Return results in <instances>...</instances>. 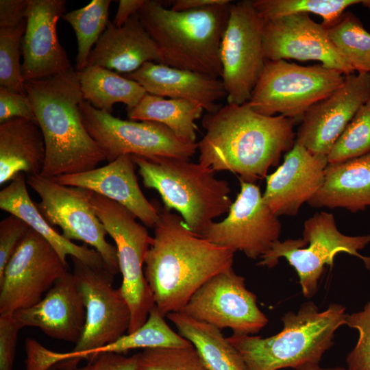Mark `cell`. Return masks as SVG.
I'll use <instances>...</instances> for the list:
<instances>
[{
	"label": "cell",
	"mask_w": 370,
	"mask_h": 370,
	"mask_svg": "<svg viewBox=\"0 0 370 370\" xmlns=\"http://www.w3.org/2000/svg\"><path fill=\"white\" fill-rule=\"evenodd\" d=\"M166 317L191 343L209 370H247L240 353L220 329L182 312H170Z\"/></svg>",
	"instance_id": "cell-28"
},
{
	"label": "cell",
	"mask_w": 370,
	"mask_h": 370,
	"mask_svg": "<svg viewBox=\"0 0 370 370\" xmlns=\"http://www.w3.org/2000/svg\"><path fill=\"white\" fill-rule=\"evenodd\" d=\"M79 112L86 130L108 162L125 155L190 160L198 149L197 143L182 141L160 123L122 120L84 100L79 104Z\"/></svg>",
	"instance_id": "cell-11"
},
{
	"label": "cell",
	"mask_w": 370,
	"mask_h": 370,
	"mask_svg": "<svg viewBox=\"0 0 370 370\" xmlns=\"http://www.w3.org/2000/svg\"><path fill=\"white\" fill-rule=\"evenodd\" d=\"M362 4L370 8V0L363 1Z\"/></svg>",
	"instance_id": "cell-47"
},
{
	"label": "cell",
	"mask_w": 370,
	"mask_h": 370,
	"mask_svg": "<svg viewBox=\"0 0 370 370\" xmlns=\"http://www.w3.org/2000/svg\"><path fill=\"white\" fill-rule=\"evenodd\" d=\"M77 73L83 99L110 114L114 104L132 108L147 93L136 82L99 66H87Z\"/></svg>",
	"instance_id": "cell-30"
},
{
	"label": "cell",
	"mask_w": 370,
	"mask_h": 370,
	"mask_svg": "<svg viewBox=\"0 0 370 370\" xmlns=\"http://www.w3.org/2000/svg\"><path fill=\"white\" fill-rule=\"evenodd\" d=\"M26 18L12 27L0 28V85L26 93L20 64V45L26 29Z\"/></svg>",
	"instance_id": "cell-36"
},
{
	"label": "cell",
	"mask_w": 370,
	"mask_h": 370,
	"mask_svg": "<svg viewBox=\"0 0 370 370\" xmlns=\"http://www.w3.org/2000/svg\"><path fill=\"white\" fill-rule=\"evenodd\" d=\"M241 190L223 220L212 222L201 236L251 259L261 258L279 241L281 223L258 186L240 180Z\"/></svg>",
	"instance_id": "cell-16"
},
{
	"label": "cell",
	"mask_w": 370,
	"mask_h": 370,
	"mask_svg": "<svg viewBox=\"0 0 370 370\" xmlns=\"http://www.w3.org/2000/svg\"><path fill=\"white\" fill-rule=\"evenodd\" d=\"M180 312L241 335L256 334L269 321L258 306L256 295L247 288L245 278L232 268L207 280Z\"/></svg>",
	"instance_id": "cell-15"
},
{
	"label": "cell",
	"mask_w": 370,
	"mask_h": 370,
	"mask_svg": "<svg viewBox=\"0 0 370 370\" xmlns=\"http://www.w3.org/2000/svg\"><path fill=\"white\" fill-rule=\"evenodd\" d=\"M204 108L196 101L183 99H165L147 93L133 108H127L130 120L153 121L169 128L182 141L196 143L197 125Z\"/></svg>",
	"instance_id": "cell-29"
},
{
	"label": "cell",
	"mask_w": 370,
	"mask_h": 370,
	"mask_svg": "<svg viewBox=\"0 0 370 370\" xmlns=\"http://www.w3.org/2000/svg\"><path fill=\"white\" fill-rule=\"evenodd\" d=\"M14 118L36 121L26 93L18 92L0 86V123Z\"/></svg>",
	"instance_id": "cell-40"
},
{
	"label": "cell",
	"mask_w": 370,
	"mask_h": 370,
	"mask_svg": "<svg viewBox=\"0 0 370 370\" xmlns=\"http://www.w3.org/2000/svg\"><path fill=\"white\" fill-rule=\"evenodd\" d=\"M234 253L193 232L181 216L161 208L144 269L156 307L164 316L181 311L207 280L232 268Z\"/></svg>",
	"instance_id": "cell-2"
},
{
	"label": "cell",
	"mask_w": 370,
	"mask_h": 370,
	"mask_svg": "<svg viewBox=\"0 0 370 370\" xmlns=\"http://www.w3.org/2000/svg\"><path fill=\"white\" fill-rule=\"evenodd\" d=\"M369 243L370 235L343 234L338 230L334 215L321 212L305 221L302 238L277 241L257 264L273 268L284 258L299 276L303 295L311 298L318 290L325 266L332 267L338 253L358 257L370 269V257L358 252Z\"/></svg>",
	"instance_id": "cell-8"
},
{
	"label": "cell",
	"mask_w": 370,
	"mask_h": 370,
	"mask_svg": "<svg viewBox=\"0 0 370 370\" xmlns=\"http://www.w3.org/2000/svg\"><path fill=\"white\" fill-rule=\"evenodd\" d=\"M110 0H93L86 6L64 13L62 18L73 28L77 40L76 71L87 66L93 47L105 31L108 23Z\"/></svg>",
	"instance_id": "cell-32"
},
{
	"label": "cell",
	"mask_w": 370,
	"mask_h": 370,
	"mask_svg": "<svg viewBox=\"0 0 370 370\" xmlns=\"http://www.w3.org/2000/svg\"><path fill=\"white\" fill-rule=\"evenodd\" d=\"M27 183L38 195L36 206L51 225L59 226L66 239L92 247L114 275L120 272L116 248L106 241L108 233L90 201V190L40 175L27 176Z\"/></svg>",
	"instance_id": "cell-13"
},
{
	"label": "cell",
	"mask_w": 370,
	"mask_h": 370,
	"mask_svg": "<svg viewBox=\"0 0 370 370\" xmlns=\"http://www.w3.org/2000/svg\"><path fill=\"white\" fill-rule=\"evenodd\" d=\"M308 204L315 208H343L351 212L370 206V153L328 163L323 183Z\"/></svg>",
	"instance_id": "cell-27"
},
{
	"label": "cell",
	"mask_w": 370,
	"mask_h": 370,
	"mask_svg": "<svg viewBox=\"0 0 370 370\" xmlns=\"http://www.w3.org/2000/svg\"><path fill=\"white\" fill-rule=\"evenodd\" d=\"M146 0H120L112 23L117 27L124 25L129 18L138 13Z\"/></svg>",
	"instance_id": "cell-44"
},
{
	"label": "cell",
	"mask_w": 370,
	"mask_h": 370,
	"mask_svg": "<svg viewBox=\"0 0 370 370\" xmlns=\"http://www.w3.org/2000/svg\"><path fill=\"white\" fill-rule=\"evenodd\" d=\"M48 370H137V360L135 354L126 356L122 354L103 353L80 367L67 369L55 365Z\"/></svg>",
	"instance_id": "cell-42"
},
{
	"label": "cell",
	"mask_w": 370,
	"mask_h": 370,
	"mask_svg": "<svg viewBox=\"0 0 370 370\" xmlns=\"http://www.w3.org/2000/svg\"><path fill=\"white\" fill-rule=\"evenodd\" d=\"M254 8L264 20L269 21L296 14H314L323 18L321 25L328 28L335 24L351 5L362 0H254Z\"/></svg>",
	"instance_id": "cell-34"
},
{
	"label": "cell",
	"mask_w": 370,
	"mask_h": 370,
	"mask_svg": "<svg viewBox=\"0 0 370 370\" xmlns=\"http://www.w3.org/2000/svg\"><path fill=\"white\" fill-rule=\"evenodd\" d=\"M263 47L267 60H316L345 75L355 72L332 42L326 28L314 22L307 14L265 21Z\"/></svg>",
	"instance_id": "cell-17"
},
{
	"label": "cell",
	"mask_w": 370,
	"mask_h": 370,
	"mask_svg": "<svg viewBox=\"0 0 370 370\" xmlns=\"http://www.w3.org/2000/svg\"><path fill=\"white\" fill-rule=\"evenodd\" d=\"M151 95L199 103L208 113L217 111V102L227 97L221 79L199 73L148 62L136 71L123 74Z\"/></svg>",
	"instance_id": "cell-23"
},
{
	"label": "cell",
	"mask_w": 370,
	"mask_h": 370,
	"mask_svg": "<svg viewBox=\"0 0 370 370\" xmlns=\"http://www.w3.org/2000/svg\"><path fill=\"white\" fill-rule=\"evenodd\" d=\"M29 227L23 220L11 214L1 221L0 276Z\"/></svg>",
	"instance_id": "cell-39"
},
{
	"label": "cell",
	"mask_w": 370,
	"mask_h": 370,
	"mask_svg": "<svg viewBox=\"0 0 370 370\" xmlns=\"http://www.w3.org/2000/svg\"><path fill=\"white\" fill-rule=\"evenodd\" d=\"M164 317L155 306L149 312L145 323L138 329L89 352L85 359L89 360L100 354H122L138 348H184L193 346L190 342L170 328Z\"/></svg>",
	"instance_id": "cell-31"
},
{
	"label": "cell",
	"mask_w": 370,
	"mask_h": 370,
	"mask_svg": "<svg viewBox=\"0 0 370 370\" xmlns=\"http://www.w3.org/2000/svg\"><path fill=\"white\" fill-rule=\"evenodd\" d=\"M137 370H209L193 346L149 348L136 354Z\"/></svg>",
	"instance_id": "cell-37"
},
{
	"label": "cell",
	"mask_w": 370,
	"mask_h": 370,
	"mask_svg": "<svg viewBox=\"0 0 370 370\" xmlns=\"http://www.w3.org/2000/svg\"><path fill=\"white\" fill-rule=\"evenodd\" d=\"M73 274L82 293L86 311L84 332L69 352L45 348L43 358L48 367L58 364L64 368L77 367L86 354L109 344L128 331L131 314L119 288H114V275L106 267H95L71 257Z\"/></svg>",
	"instance_id": "cell-7"
},
{
	"label": "cell",
	"mask_w": 370,
	"mask_h": 370,
	"mask_svg": "<svg viewBox=\"0 0 370 370\" xmlns=\"http://www.w3.org/2000/svg\"><path fill=\"white\" fill-rule=\"evenodd\" d=\"M131 156H122L106 165L53 179L66 186L91 190L130 210L145 225L154 228L161 208L149 201L139 186Z\"/></svg>",
	"instance_id": "cell-22"
},
{
	"label": "cell",
	"mask_w": 370,
	"mask_h": 370,
	"mask_svg": "<svg viewBox=\"0 0 370 370\" xmlns=\"http://www.w3.org/2000/svg\"><path fill=\"white\" fill-rule=\"evenodd\" d=\"M20 330L13 315H0V370H12Z\"/></svg>",
	"instance_id": "cell-41"
},
{
	"label": "cell",
	"mask_w": 370,
	"mask_h": 370,
	"mask_svg": "<svg viewBox=\"0 0 370 370\" xmlns=\"http://www.w3.org/2000/svg\"><path fill=\"white\" fill-rule=\"evenodd\" d=\"M264 22L252 1L232 3L220 45L221 79L228 103L242 105L250 99L267 60L263 47Z\"/></svg>",
	"instance_id": "cell-12"
},
{
	"label": "cell",
	"mask_w": 370,
	"mask_h": 370,
	"mask_svg": "<svg viewBox=\"0 0 370 370\" xmlns=\"http://www.w3.org/2000/svg\"><path fill=\"white\" fill-rule=\"evenodd\" d=\"M24 173L18 175L0 191V208L14 214L41 235L56 250L64 264L73 257L95 267H106L100 254L86 245H78L58 233L45 219L30 198Z\"/></svg>",
	"instance_id": "cell-25"
},
{
	"label": "cell",
	"mask_w": 370,
	"mask_h": 370,
	"mask_svg": "<svg viewBox=\"0 0 370 370\" xmlns=\"http://www.w3.org/2000/svg\"><path fill=\"white\" fill-rule=\"evenodd\" d=\"M297 370H333L332 368H322L319 364H310L301 367Z\"/></svg>",
	"instance_id": "cell-46"
},
{
	"label": "cell",
	"mask_w": 370,
	"mask_h": 370,
	"mask_svg": "<svg viewBox=\"0 0 370 370\" xmlns=\"http://www.w3.org/2000/svg\"><path fill=\"white\" fill-rule=\"evenodd\" d=\"M339 304L321 311L312 301L304 303L297 312L289 311L281 320L282 330L271 336L233 334L230 342L240 353L247 370L297 369L319 364L334 344L336 331L346 324L348 314Z\"/></svg>",
	"instance_id": "cell-5"
},
{
	"label": "cell",
	"mask_w": 370,
	"mask_h": 370,
	"mask_svg": "<svg viewBox=\"0 0 370 370\" xmlns=\"http://www.w3.org/2000/svg\"><path fill=\"white\" fill-rule=\"evenodd\" d=\"M28 0L0 1V28L12 27L25 19Z\"/></svg>",
	"instance_id": "cell-43"
},
{
	"label": "cell",
	"mask_w": 370,
	"mask_h": 370,
	"mask_svg": "<svg viewBox=\"0 0 370 370\" xmlns=\"http://www.w3.org/2000/svg\"><path fill=\"white\" fill-rule=\"evenodd\" d=\"M330 39L357 73H370V33L351 12L326 28Z\"/></svg>",
	"instance_id": "cell-33"
},
{
	"label": "cell",
	"mask_w": 370,
	"mask_h": 370,
	"mask_svg": "<svg viewBox=\"0 0 370 370\" xmlns=\"http://www.w3.org/2000/svg\"><path fill=\"white\" fill-rule=\"evenodd\" d=\"M45 159L42 131L35 121L14 118L0 123V184L18 174L40 175Z\"/></svg>",
	"instance_id": "cell-26"
},
{
	"label": "cell",
	"mask_w": 370,
	"mask_h": 370,
	"mask_svg": "<svg viewBox=\"0 0 370 370\" xmlns=\"http://www.w3.org/2000/svg\"><path fill=\"white\" fill-rule=\"evenodd\" d=\"M328 164L327 156L314 154L295 143L283 163L266 177L265 203L278 217L297 214L321 187Z\"/></svg>",
	"instance_id": "cell-20"
},
{
	"label": "cell",
	"mask_w": 370,
	"mask_h": 370,
	"mask_svg": "<svg viewBox=\"0 0 370 370\" xmlns=\"http://www.w3.org/2000/svg\"><path fill=\"white\" fill-rule=\"evenodd\" d=\"M65 5V0H28L22 39L24 82L53 76L72 67L57 34Z\"/></svg>",
	"instance_id": "cell-19"
},
{
	"label": "cell",
	"mask_w": 370,
	"mask_h": 370,
	"mask_svg": "<svg viewBox=\"0 0 370 370\" xmlns=\"http://www.w3.org/2000/svg\"><path fill=\"white\" fill-rule=\"evenodd\" d=\"M345 75L322 64L301 66L284 60H266L249 106L268 116L276 114L301 121L315 103L342 86Z\"/></svg>",
	"instance_id": "cell-9"
},
{
	"label": "cell",
	"mask_w": 370,
	"mask_h": 370,
	"mask_svg": "<svg viewBox=\"0 0 370 370\" xmlns=\"http://www.w3.org/2000/svg\"><path fill=\"white\" fill-rule=\"evenodd\" d=\"M296 121L282 115L260 114L247 103H228L202 119L206 134L197 143L199 163L227 171L254 183L266 178L271 166L293 147Z\"/></svg>",
	"instance_id": "cell-1"
},
{
	"label": "cell",
	"mask_w": 370,
	"mask_h": 370,
	"mask_svg": "<svg viewBox=\"0 0 370 370\" xmlns=\"http://www.w3.org/2000/svg\"><path fill=\"white\" fill-rule=\"evenodd\" d=\"M144 186L156 190L164 206L175 210L187 227L200 235L233 201L229 183L200 163L173 157L131 156Z\"/></svg>",
	"instance_id": "cell-6"
},
{
	"label": "cell",
	"mask_w": 370,
	"mask_h": 370,
	"mask_svg": "<svg viewBox=\"0 0 370 370\" xmlns=\"http://www.w3.org/2000/svg\"><path fill=\"white\" fill-rule=\"evenodd\" d=\"M230 2V0H175L171 3L170 9L177 12L189 11Z\"/></svg>",
	"instance_id": "cell-45"
},
{
	"label": "cell",
	"mask_w": 370,
	"mask_h": 370,
	"mask_svg": "<svg viewBox=\"0 0 370 370\" xmlns=\"http://www.w3.org/2000/svg\"><path fill=\"white\" fill-rule=\"evenodd\" d=\"M370 95V73L345 75L341 86L303 116L295 143L314 154L328 156Z\"/></svg>",
	"instance_id": "cell-18"
},
{
	"label": "cell",
	"mask_w": 370,
	"mask_h": 370,
	"mask_svg": "<svg viewBox=\"0 0 370 370\" xmlns=\"http://www.w3.org/2000/svg\"><path fill=\"white\" fill-rule=\"evenodd\" d=\"M370 153V95L334 144L329 164L342 162Z\"/></svg>",
	"instance_id": "cell-35"
},
{
	"label": "cell",
	"mask_w": 370,
	"mask_h": 370,
	"mask_svg": "<svg viewBox=\"0 0 370 370\" xmlns=\"http://www.w3.org/2000/svg\"><path fill=\"white\" fill-rule=\"evenodd\" d=\"M148 62L162 64V57L136 14L121 27L109 21L90 53L87 66L97 65L127 74Z\"/></svg>",
	"instance_id": "cell-24"
},
{
	"label": "cell",
	"mask_w": 370,
	"mask_h": 370,
	"mask_svg": "<svg viewBox=\"0 0 370 370\" xmlns=\"http://www.w3.org/2000/svg\"><path fill=\"white\" fill-rule=\"evenodd\" d=\"M358 332V339L346 359V370H370V297L362 310L347 314L346 324Z\"/></svg>",
	"instance_id": "cell-38"
},
{
	"label": "cell",
	"mask_w": 370,
	"mask_h": 370,
	"mask_svg": "<svg viewBox=\"0 0 370 370\" xmlns=\"http://www.w3.org/2000/svg\"><path fill=\"white\" fill-rule=\"evenodd\" d=\"M90 201L108 234L115 243L122 274V283L119 289L130 310L131 322L127 333H132L145 323L149 312L155 306L153 295L143 269L153 237L126 207L91 190Z\"/></svg>",
	"instance_id": "cell-10"
},
{
	"label": "cell",
	"mask_w": 370,
	"mask_h": 370,
	"mask_svg": "<svg viewBox=\"0 0 370 370\" xmlns=\"http://www.w3.org/2000/svg\"><path fill=\"white\" fill-rule=\"evenodd\" d=\"M231 5L177 12L146 0L137 14L157 45L162 64L221 79L220 45Z\"/></svg>",
	"instance_id": "cell-4"
},
{
	"label": "cell",
	"mask_w": 370,
	"mask_h": 370,
	"mask_svg": "<svg viewBox=\"0 0 370 370\" xmlns=\"http://www.w3.org/2000/svg\"><path fill=\"white\" fill-rule=\"evenodd\" d=\"M333 370H346L345 368L343 367H335L332 368Z\"/></svg>",
	"instance_id": "cell-48"
},
{
	"label": "cell",
	"mask_w": 370,
	"mask_h": 370,
	"mask_svg": "<svg viewBox=\"0 0 370 370\" xmlns=\"http://www.w3.org/2000/svg\"><path fill=\"white\" fill-rule=\"evenodd\" d=\"M67 270L50 243L29 227L0 276V315L39 302Z\"/></svg>",
	"instance_id": "cell-14"
},
{
	"label": "cell",
	"mask_w": 370,
	"mask_h": 370,
	"mask_svg": "<svg viewBox=\"0 0 370 370\" xmlns=\"http://www.w3.org/2000/svg\"><path fill=\"white\" fill-rule=\"evenodd\" d=\"M24 86L45 140L40 175L54 179L77 174L106 160L83 123L79 104L84 99L75 69L25 81Z\"/></svg>",
	"instance_id": "cell-3"
},
{
	"label": "cell",
	"mask_w": 370,
	"mask_h": 370,
	"mask_svg": "<svg viewBox=\"0 0 370 370\" xmlns=\"http://www.w3.org/2000/svg\"><path fill=\"white\" fill-rule=\"evenodd\" d=\"M17 325L39 328L46 335L77 343L84 330L86 311L73 272L66 271L35 305L13 314Z\"/></svg>",
	"instance_id": "cell-21"
}]
</instances>
